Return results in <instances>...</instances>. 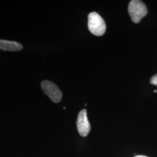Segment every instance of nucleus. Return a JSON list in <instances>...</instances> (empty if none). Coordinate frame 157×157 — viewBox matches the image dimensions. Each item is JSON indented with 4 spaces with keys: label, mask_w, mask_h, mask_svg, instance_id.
<instances>
[{
    "label": "nucleus",
    "mask_w": 157,
    "mask_h": 157,
    "mask_svg": "<svg viewBox=\"0 0 157 157\" xmlns=\"http://www.w3.org/2000/svg\"><path fill=\"white\" fill-rule=\"evenodd\" d=\"M88 28L93 34L101 36L105 32L106 25L98 13L92 12L88 16Z\"/></svg>",
    "instance_id": "f257e3e1"
},
{
    "label": "nucleus",
    "mask_w": 157,
    "mask_h": 157,
    "mask_svg": "<svg viewBox=\"0 0 157 157\" xmlns=\"http://www.w3.org/2000/svg\"><path fill=\"white\" fill-rule=\"evenodd\" d=\"M128 12L132 21L138 23L142 18L146 17L147 8L144 3L140 0H132L129 2Z\"/></svg>",
    "instance_id": "f03ea898"
},
{
    "label": "nucleus",
    "mask_w": 157,
    "mask_h": 157,
    "mask_svg": "<svg viewBox=\"0 0 157 157\" xmlns=\"http://www.w3.org/2000/svg\"><path fill=\"white\" fill-rule=\"evenodd\" d=\"M41 89L51 100L54 102H60L62 97V91L56 84L49 80H43L41 83Z\"/></svg>",
    "instance_id": "7ed1b4c3"
},
{
    "label": "nucleus",
    "mask_w": 157,
    "mask_h": 157,
    "mask_svg": "<svg viewBox=\"0 0 157 157\" xmlns=\"http://www.w3.org/2000/svg\"><path fill=\"white\" fill-rule=\"evenodd\" d=\"M76 124L79 135L83 137L87 136L90 132L91 127L86 109H82L78 113Z\"/></svg>",
    "instance_id": "20e7f679"
},
{
    "label": "nucleus",
    "mask_w": 157,
    "mask_h": 157,
    "mask_svg": "<svg viewBox=\"0 0 157 157\" xmlns=\"http://www.w3.org/2000/svg\"><path fill=\"white\" fill-rule=\"evenodd\" d=\"M23 46L21 44L6 40L0 39V50L6 51H19L22 50Z\"/></svg>",
    "instance_id": "39448f33"
},
{
    "label": "nucleus",
    "mask_w": 157,
    "mask_h": 157,
    "mask_svg": "<svg viewBox=\"0 0 157 157\" xmlns=\"http://www.w3.org/2000/svg\"><path fill=\"white\" fill-rule=\"evenodd\" d=\"M150 83L157 86V74L152 76L151 78L150 79Z\"/></svg>",
    "instance_id": "423d86ee"
},
{
    "label": "nucleus",
    "mask_w": 157,
    "mask_h": 157,
    "mask_svg": "<svg viewBox=\"0 0 157 157\" xmlns=\"http://www.w3.org/2000/svg\"><path fill=\"white\" fill-rule=\"evenodd\" d=\"M134 157H148L145 156V155H136Z\"/></svg>",
    "instance_id": "0eeeda50"
},
{
    "label": "nucleus",
    "mask_w": 157,
    "mask_h": 157,
    "mask_svg": "<svg viewBox=\"0 0 157 157\" xmlns=\"http://www.w3.org/2000/svg\"><path fill=\"white\" fill-rule=\"evenodd\" d=\"M154 93H157V90H154Z\"/></svg>",
    "instance_id": "6e6552de"
}]
</instances>
